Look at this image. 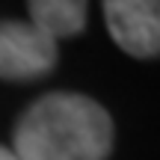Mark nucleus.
I'll list each match as a JSON object with an SVG mask.
<instances>
[{
	"label": "nucleus",
	"instance_id": "obj_1",
	"mask_svg": "<svg viewBox=\"0 0 160 160\" xmlns=\"http://www.w3.org/2000/svg\"><path fill=\"white\" fill-rule=\"evenodd\" d=\"M113 119L89 95L48 92L21 113L12 133L18 160H107Z\"/></svg>",
	"mask_w": 160,
	"mask_h": 160
},
{
	"label": "nucleus",
	"instance_id": "obj_2",
	"mask_svg": "<svg viewBox=\"0 0 160 160\" xmlns=\"http://www.w3.org/2000/svg\"><path fill=\"white\" fill-rule=\"evenodd\" d=\"M57 42L30 21H0V77L39 80L57 68Z\"/></svg>",
	"mask_w": 160,
	"mask_h": 160
},
{
	"label": "nucleus",
	"instance_id": "obj_3",
	"mask_svg": "<svg viewBox=\"0 0 160 160\" xmlns=\"http://www.w3.org/2000/svg\"><path fill=\"white\" fill-rule=\"evenodd\" d=\"M113 42L137 59L160 53V0H101Z\"/></svg>",
	"mask_w": 160,
	"mask_h": 160
},
{
	"label": "nucleus",
	"instance_id": "obj_4",
	"mask_svg": "<svg viewBox=\"0 0 160 160\" xmlns=\"http://www.w3.org/2000/svg\"><path fill=\"white\" fill-rule=\"evenodd\" d=\"M86 3L89 0H27L30 24H36L53 42L80 36L86 30Z\"/></svg>",
	"mask_w": 160,
	"mask_h": 160
},
{
	"label": "nucleus",
	"instance_id": "obj_5",
	"mask_svg": "<svg viewBox=\"0 0 160 160\" xmlns=\"http://www.w3.org/2000/svg\"><path fill=\"white\" fill-rule=\"evenodd\" d=\"M0 160H18V154L12 148H6V145H0Z\"/></svg>",
	"mask_w": 160,
	"mask_h": 160
}]
</instances>
